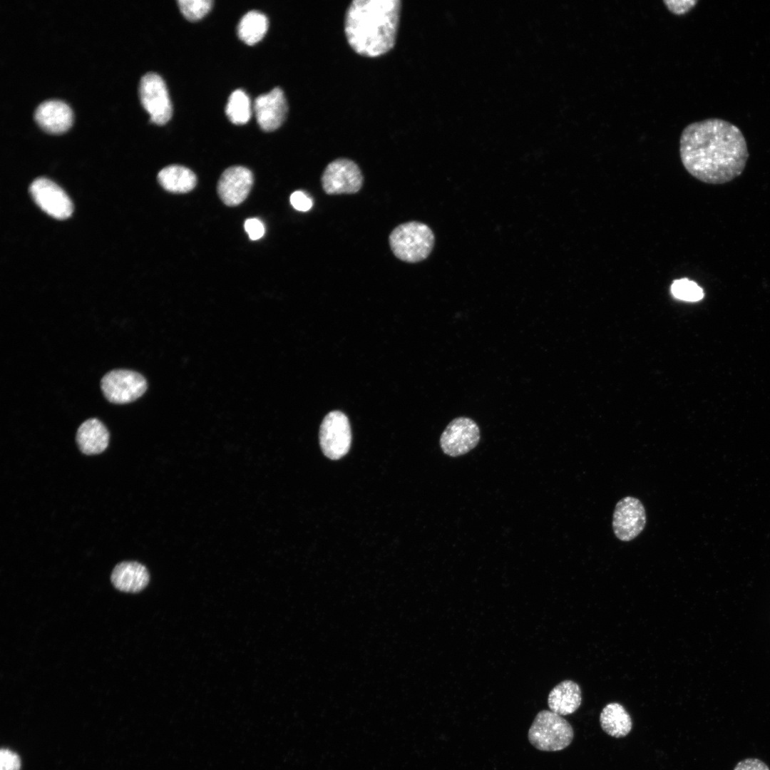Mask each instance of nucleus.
<instances>
[{"label":"nucleus","mask_w":770,"mask_h":770,"mask_svg":"<svg viewBox=\"0 0 770 770\" xmlns=\"http://www.w3.org/2000/svg\"><path fill=\"white\" fill-rule=\"evenodd\" d=\"M679 156L686 170L707 184L732 181L744 171L749 152L741 130L711 118L687 125L679 138Z\"/></svg>","instance_id":"f257e3e1"},{"label":"nucleus","mask_w":770,"mask_h":770,"mask_svg":"<svg viewBox=\"0 0 770 770\" xmlns=\"http://www.w3.org/2000/svg\"><path fill=\"white\" fill-rule=\"evenodd\" d=\"M400 0H354L347 8L344 32L358 54L377 57L389 51L397 35Z\"/></svg>","instance_id":"f03ea898"},{"label":"nucleus","mask_w":770,"mask_h":770,"mask_svg":"<svg viewBox=\"0 0 770 770\" xmlns=\"http://www.w3.org/2000/svg\"><path fill=\"white\" fill-rule=\"evenodd\" d=\"M394 255L406 262L424 260L430 255L434 244V235L424 223L411 221L396 227L389 237Z\"/></svg>","instance_id":"7ed1b4c3"},{"label":"nucleus","mask_w":770,"mask_h":770,"mask_svg":"<svg viewBox=\"0 0 770 770\" xmlns=\"http://www.w3.org/2000/svg\"><path fill=\"white\" fill-rule=\"evenodd\" d=\"M573 736L570 724L550 710L539 712L528 733L530 743L535 749L544 751L564 749L570 744Z\"/></svg>","instance_id":"20e7f679"},{"label":"nucleus","mask_w":770,"mask_h":770,"mask_svg":"<svg viewBox=\"0 0 770 770\" xmlns=\"http://www.w3.org/2000/svg\"><path fill=\"white\" fill-rule=\"evenodd\" d=\"M139 97L142 106L150 115V121L163 125L170 120L172 104L166 85L160 75L148 72L142 76Z\"/></svg>","instance_id":"39448f33"},{"label":"nucleus","mask_w":770,"mask_h":770,"mask_svg":"<svg viewBox=\"0 0 770 770\" xmlns=\"http://www.w3.org/2000/svg\"><path fill=\"white\" fill-rule=\"evenodd\" d=\"M351 442V427L347 416L339 411H332L324 418L319 430V443L324 454L332 460L345 456Z\"/></svg>","instance_id":"423d86ee"},{"label":"nucleus","mask_w":770,"mask_h":770,"mask_svg":"<svg viewBox=\"0 0 770 770\" xmlns=\"http://www.w3.org/2000/svg\"><path fill=\"white\" fill-rule=\"evenodd\" d=\"M321 183L328 195L352 194L362 187L364 178L358 165L347 158H337L325 168Z\"/></svg>","instance_id":"0eeeda50"},{"label":"nucleus","mask_w":770,"mask_h":770,"mask_svg":"<svg viewBox=\"0 0 770 770\" xmlns=\"http://www.w3.org/2000/svg\"><path fill=\"white\" fill-rule=\"evenodd\" d=\"M101 386L110 402L120 404L136 400L147 389L146 380L141 374L125 369L107 373L101 379Z\"/></svg>","instance_id":"6e6552de"},{"label":"nucleus","mask_w":770,"mask_h":770,"mask_svg":"<svg viewBox=\"0 0 770 770\" xmlns=\"http://www.w3.org/2000/svg\"><path fill=\"white\" fill-rule=\"evenodd\" d=\"M480 438L478 424L471 418L459 416L445 428L440 437V446L445 454L457 457L473 449Z\"/></svg>","instance_id":"1a4fd4ad"},{"label":"nucleus","mask_w":770,"mask_h":770,"mask_svg":"<svg viewBox=\"0 0 770 770\" xmlns=\"http://www.w3.org/2000/svg\"><path fill=\"white\" fill-rule=\"evenodd\" d=\"M645 524V509L638 498L626 496L617 502L612 516V528L617 538L623 542L632 540L641 533Z\"/></svg>","instance_id":"9d476101"},{"label":"nucleus","mask_w":770,"mask_h":770,"mask_svg":"<svg viewBox=\"0 0 770 770\" xmlns=\"http://www.w3.org/2000/svg\"><path fill=\"white\" fill-rule=\"evenodd\" d=\"M29 192L36 205L51 217L64 220L71 215L73 208L71 199L53 181L37 178L31 184Z\"/></svg>","instance_id":"9b49d317"},{"label":"nucleus","mask_w":770,"mask_h":770,"mask_svg":"<svg viewBox=\"0 0 770 770\" xmlns=\"http://www.w3.org/2000/svg\"><path fill=\"white\" fill-rule=\"evenodd\" d=\"M254 110L257 123L265 131L279 128L286 119L288 105L283 91L276 87L257 97Z\"/></svg>","instance_id":"f8f14e48"},{"label":"nucleus","mask_w":770,"mask_h":770,"mask_svg":"<svg viewBox=\"0 0 770 770\" xmlns=\"http://www.w3.org/2000/svg\"><path fill=\"white\" fill-rule=\"evenodd\" d=\"M252 184L253 175L248 168L232 166L221 175L217 183V192L225 205L236 206L246 199Z\"/></svg>","instance_id":"ddd939ff"},{"label":"nucleus","mask_w":770,"mask_h":770,"mask_svg":"<svg viewBox=\"0 0 770 770\" xmlns=\"http://www.w3.org/2000/svg\"><path fill=\"white\" fill-rule=\"evenodd\" d=\"M34 116L44 131L53 134L65 132L73 122V112L69 106L57 99L41 102L36 107Z\"/></svg>","instance_id":"4468645a"},{"label":"nucleus","mask_w":770,"mask_h":770,"mask_svg":"<svg viewBox=\"0 0 770 770\" xmlns=\"http://www.w3.org/2000/svg\"><path fill=\"white\" fill-rule=\"evenodd\" d=\"M111 580L114 587L122 592H138L149 582V573L143 565L135 561H124L113 568Z\"/></svg>","instance_id":"2eb2a0df"},{"label":"nucleus","mask_w":770,"mask_h":770,"mask_svg":"<svg viewBox=\"0 0 770 770\" xmlns=\"http://www.w3.org/2000/svg\"><path fill=\"white\" fill-rule=\"evenodd\" d=\"M76 442L80 451L86 455L103 452L109 442V433L104 424L97 419L85 421L78 428Z\"/></svg>","instance_id":"dca6fc26"},{"label":"nucleus","mask_w":770,"mask_h":770,"mask_svg":"<svg viewBox=\"0 0 770 770\" xmlns=\"http://www.w3.org/2000/svg\"><path fill=\"white\" fill-rule=\"evenodd\" d=\"M582 694L580 686L572 680H564L549 693L548 704L550 710L565 716L574 713L580 706Z\"/></svg>","instance_id":"f3484780"},{"label":"nucleus","mask_w":770,"mask_h":770,"mask_svg":"<svg viewBox=\"0 0 770 770\" xmlns=\"http://www.w3.org/2000/svg\"><path fill=\"white\" fill-rule=\"evenodd\" d=\"M600 722L605 732L616 738L627 735L632 727L630 715L625 707L617 702L609 703L602 709Z\"/></svg>","instance_id":"a211bd4d"},{"label":"nucleus","mask_w":770,"mask_h":770,"mask_svg":"<svg viewBox=\"0 0 770 770\" xmlns=\"http://www.w3.org/2000/svg\"><path fill=\"white\" fill-rule=\"evenodd\" d=\"M158 180L165 190L175 193L188 192L197 183L195 174L189 168L178 165L163 168L158 173Z\"/></svg>","instance_id":"6ab92c4d"},{"label":"nucleus","mask_w":770,"mask_h":770,"mask_svg":"<svg viewBox=\"0 0 770 770\" xmlns=\"http://www.w3.org/2000/svg\"><path fill=\"white\" fill-rule=\"evenodd\" d=\"M267 16L259 11H250L240 19L237 26L239 38L248 45L260 41L268 29Z\"/></svg>","instance_id":"aec40b11"},{"label":"nucleus","mask_w":770,"mask_h":770,"mask_svg":"<svg viewBox=\"0 0 770 770\" xmlns=\"http://www.w3.org/2000/svg\"><path fill=\"white\" fill-rule=\"evenodd\" d=\"M225 113L229 120L234 124H245L250 120L252 114L251 102L247 94L242 89L234 91L230 96Z\"/></svg>","instance_id":"412c9836"},{"label":"nucleus","mask_w":770,"mask_h":770,"mask_svg":"<svg viewBox=\"0 0 770 770\" xmlns=\"http://www.w3.org/2000/svg\"><path fill=\"white\" fill-rule=\"evenodd\" d=\"M671 292L676 298L687 302H697L704 297L702 289L687 278L674 280L671 286Z\"/></svg>","instance_id":"4be33fe9"},{"label":"nucleus","mask_w":770,"mask_h":770,"mask_svg":"<svg viewBox=\"0 0 770 770\" xmlns=\"http://www.w3.org/2000/svg\"><path fill=\"white\" fill-rule=\"evenodd\" d=\"M211 0H179L178 4L183 16L190 21H197L211 9Z\"/></svg>","instance_id":"5701e85b"},{"label":"nucleus","mask_w":770,"mask_h":770,"mask_svg":"<svg viewBox=\"0 0 770 770\" xmlns=\"http://www.w3.org/2000/svg\"><path fill=\"white\" fill-rule=\"evenodd\" d=\"M21 761L14 752L2 749L0 751V770H20Z\"/></svg>","instance_id":"b1692460"},{"label":"nucleus","mask_w":770,"mask_h":770,"mask_svg":"<svg viewBox=\"0 0 770 770\" xmlns=\"http://www.w3.org/2000/svg\"><path fill=\"white\" fill-rule=\"evenodd\" d=\"M290 202L294 209L302 212L308 211L313 205L312 198L301 190L295 191L291 195Z\"/></svg>","instance_id":"393cba45"},{"label":"nucleus","mask_w":770,"mask_h":770,"mask_svg":"<svg viewBox=\"0 0 770 770\" xmlns=\"http://www.w3.org/2000/svg\"><path fill=\"white\" fill-rule=\"evenodd\" d=\"M244 227L250 238L252 240H259L264 235V225L260 220L257 218L247 219L245 222Z\"/></svg>","instance_id":"a878e982"},{"label":"nucleus","mask_w":770,"mask_h":770,"mask_svg":"<svg viewBox=\"0 0 770 770\" xmlns=\"http://www.w3.org/2000/svg\"><path fill=\"white\" fill-rule=\"evenodd\" d=\"M663 2L672 13L681 15L688 12L694 8L697 3V1H664Z\"/></svg>","instance_id":"bb28decb"},{"label":"nucleus","mask_w":770,"mask_h":770,"mask_svg":"<svg viewBox=\"0 0 770 770\" xmlns=\"http://www.w3.org/2000/svg\"><path fill=\"white\" fill-rule=\"evenodd\" d=\"M734 770H769V769L762 761L750 758L739 761Z\"/></svg>","instance_id":"cd10ccee"}]
</instances>
